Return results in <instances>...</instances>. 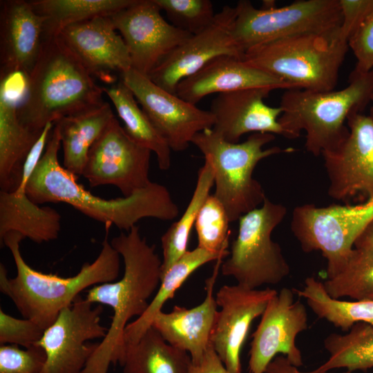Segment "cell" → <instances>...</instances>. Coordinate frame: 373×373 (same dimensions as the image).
<instances>
[{
	"label": "cell",
	"instance_id": "obj_1",
	"mask_svg": "<svg viewBox=\"0 0 373 373\" xmlns=\"http://www.w3.org/2000/svg\"><path fill=\"white\" fill-rule=\"evenodd\" d=\"M61 146L59 128L54 124L45 150L30 177L26 191L37 204L62 202L90 218L115 225L126 232L146 218L172 220L179 214L178 205L167 188L151 182L128 197L104 199L92 194L77 182L78 178L63 167L58 160Z\"/></svg>",
	"mask_w": 373,
	"mask_h": 373
},
{
	"label": "cell",
	"instance_id": "obj_2",
	"mask_svg": "<svg viewBox=\"0 0 373 373\" xmlns=\"http://www.w3.org/2000/svg\"><path fill=\"white\" fill-rule=\"evenodd\" d=\"M111 244L123 259L124 274L117 281L96 285L87 291V300L109 306L113 315L106 336L82 373H108L111 365H119L126 344L125 328L133 317L146 312L148 300L161 282L162 260L155 245L142 237L137 226L114 237Z\"/></svg>",
	"mask_w": 373,
	"mask_h": 373
},
{
	"label": "cell",
	"instance_id": "obj_3",
	"mask_svg": "<svg viewBox=\"0 0 373 373\" xmlns=\"http://www.w3.org/2000/svg\"><path fill=\"white\" fill-rule=\"evenodd\" d=\"M108 230L106 229V236L98 256L92 262H85L77 274L70 277L32 269L21 254L20 243L25 239L23 236L16 231L8 233L1 245L10 249L17 275L9 278L5 266L0 264L1 292L12 300L24 318L32 320L46 329L82 291L118 278L121 256L108 241Z\"/></svg>",
	"mask_w": 373,
	"mask_h": 373
},
{
	"label": "cell",
	"instance_id": "obj_4",
	"mask_svg": "<svg viewBox=\"0 0 373 373\" xmlns=\"http://www.w3.org/2000/svg\"><path fill=\"white\" fill-rule=\"evenodd\" d=\"M104 94L58 36L47 38L25 77L18 117L24 126L41 133L48 123L102 105Z\"/></svg>",
	"mask_w": 373,
	"mask_h": 373
},
{
	"label": "cell",
	"instance_id": "obj_5",
	"mask_svg": "<svg viewBox=\"0 0 373 373\" xmlns=\"http://www.w3.org/2000/svg\"><path fill=\"white\" fill-rule=\"evenodd\" d=\"M373 100V70L358 75L351 73L343 89L311 91L288 89L282 95L278 118L284 137L295 139L306 133L305 146L314 156L336 148L349 135L345 125L348 116L361 111Z\"/></svg>",
	"mask_w": 373,
	"mask_h": 373
},
{
	"label": "cell",
	"instance_id": "obj_6",
	"mask_svg": "<svg viewBox=\"0 0 373 373\" xmlns=\"http://www.w3.org/2000/svg\"><path fill=\"white\" fill-rule=\"evenodd\" d=\"M348 48L338 29L266 43L249 49L241 59L283 81L292 89L324 92L334 90L337 85Z\"/></svg>",
	"mask_w": 373,
	"mask_h": 373
},
{
	"label": "cell",
	"instance_id": "obj_7",
	"mask_svg": "<svg viewBox=\"0 0 373 373\" xmlns=\"http://www.w3.org/2000/svg\"><path fill=\"white\" fill-rule=\"evenodd\" d=\"M274 140V134L256 133L242 142L232 143L212 128L193 137L191 143L201 151L204 162L213 170V195L223 205L231 222L259 207L266 198L262 185L253 177L258 163L267 157L294 151L278 146L263 149Z\"/></svg>",
	"mask_w": 373,
	"mask_h": 373
},
{
	"label": "cell",
	"instance_id": "obj_8",
	"mask_svg": "<svg viewBox=\"0 0 373 373\" xmlns=\"http://www.w3.org/2000/svg\"><path fill=\"white\" fill-rule=\"evenodd\" d=\"M231 33L242 53L278 39L307 33L337 30L342 21L339 0H298L276 7L274 1H263L261 8L240 0Z\"/></svg>",
	"mask_w": 373,
	"mask_h": 373
},
{
	"label": "cell",
	"instance_id": "obj_9",
	"mask_svg": "<svg viewBox=\"0 0 373 373\" xmlns=\"http://www.w3.org/2000/svg\"><path fill=\"white\" fill-rule=\"evenodd\" d=\"M287 212L286 207L266 197L260 207L240 217L237 237L221 265L222 275L251 289L276 285L287 277L289 265L280 246L271 239Z\"/></svg>",
	"mask_w": 373,
	"mask_h": 373
},
{
	"label": "cell",
	"instance_id": "obj_10",
	"mask_svg": "<svg viewBox=\"0 0 373 373\" xmlns=\"http://www.w3.org/2000/svg\"><path fill=\"white\" fill-rule=\"evenodd\" d=\"M373 219V200L354 205L316 207L305 204L294 208L291 230L303 251H321L327 260V278L345 266L354 243Z\"/></svg>",
	"mask_w": 373,
	"mask_h": 373
},
{
	"label": "cell",
	"instance_id": "obj_11",
	"mask_svg": "<svg viewBox=\"0 0 373 373\" xmlns=\"http://www.w3.org/2000/svg\"><path fill=\"white\" fill-rule=\"evenodd\" d=\"M93 304L79 296L44 330L37 344L46 354L44 373H82L99 343L89 341L103 339L108 331L100 323L102 305Z\"/></svg>",
	"mask_w": 373,
	"mask_h": 373
},
{
	"label": "cell",
	"instance_id": "obj_12",
	"mask_svg": "<svg viewBox=\"0 0 373 373\" xmlns=\"http://www.w3.org/2000/svg\"><path fill=\"white\" fill-rule=\"evenodd\" d=\"M151 153L128 137L115 117L91 146L82 176L91 187L113 185L128 197L151 182Z\"/></svg>",
	"mask_w": 373,
	"mask_h": 373
},
{
	"label": "cell",
	"instance_id": "obj_13",
	"mask_svg": "<svg viewBox=\"0 0 373 373\" xmlns=\"http://www.w3.org/2000/svg\"><path fill=\"white\" fill-rule=\"evenodd\" d=\"M120 76L172 151L186 150L197 133L213 128L215 119L210 111L163 89L133 68Z\"/></svg>",
	"mask_w": 373,
	"mask_h": 373
},
{
	"label": "cell",
	"instance_id": "obj_14",
	"mask_svg": "<svg viewBox=\"0 0 373 373\" xmlns=\"http://www.w3.org/2000/svg\"><path fill=\"white\" fill-rule=\"evenodd\" d=\"M349 135L336 148L322 153L328 195L340 201L356 196L373 200V121L359 112L347 119Z\"/></svg>",
	"mask_w": 373,
	"mask_h": 373
},
{
	"label": "cell",
	"instance_id": "obj_15",
	"mask_svg": "<svg viewBox=\"0 0 373 373\" xmlns=\"http://www.w3.org/2000/svg\"><path fill=\"white\" fill-rule=\"evenodd\" d=\"M161 11L154 0H134L109 16L127 46L132 68L147 76L191 35L166 21Z\"/></svg>",
	"mask_w": 373,
	"mask_h": 373
},
{
	"label": "cell",
	"instance_id": "obj_16",
	"mask_svg": "<svg viewBox=\"0 0 373 373\" xmlns=\"http://www.w3.org/2000/svg\"><path fill=\"white\" fill-rule=\"evenodd\" d=\"M294 295L293 289L283 287L269 301L252 334L248 373H265L278 354L298 367L303 365L296 338L307 329L308 318L305 306Z\"/></svg>",
	"mask_w": 373,
	"mask_h": 373
},
{
	"label": "cell",
	"instance_id": "obj_17",
	"mask_svg": "<svg viewBox=\"0 0 373 373\" xmlns=\"http://www.w3.org/2000/svg\"><path fill=\"white\" fill-rule=\"evenodd\" d=\"M236 17L235 7L224 6L208 28L191 35L176 47L148 77L160 87L175 93L183 79L198 72L213 59L222 55L241 59L242 53L231 33Z\"/></svg>",
	"mask_w": 373,
	"mask_h": 373
},
{
	"label": "cell",
	"instance_id": "obj_18",
	"mask_svg": "<svg viewBox=\"0 0 373 373\" xmlns=\"http://www.w3.org/2000/svg\"><path fill=\"white\" fill-rule=\"evenodd\" d=\"M278 291L267 287L251 289L236 284L224 285L216 294L220 310L211 335L213 350L231 373H242L240 353L251 323L262 316Z\"/></svg>",
	"mask_w": 373,
	"mask_h": 373
},
{
	"label": "cell",
	"instance_id": "obj_19",
	"mask_svg": "<svg viewBox=\"0 0 373 373\" xmlns=\"http://www.w3.org/2000/svg\"><path fill=\"white\" fill-rule=\"evenodd\" d=\"M54 124L48 123L28 155L17 186L0 191V240L16 231L36 243L56 240L61 230V216L50 207H40L31 200L26 191L28 180L41 157Z\"/></svg>",
	"mask_w": 373,
	"mask_h": 373
},
{
	"label": "cell",
	"instance_id": "obj_20",
	"mask_svg": "<svg viewBox=\"0 0 373 373\" xmlns=\"http://www.w3.org/2000/svg\"><path fill=\"white\" fill-rule=\"evenodd\" d=\"M108 16H98L64 28L57 35L88 73L109 85L132 68L127 46Z\"/></svg>",
	"mask_w": 373,
	"mask_h": 373
},
{
	"label": "cell",
	"instance_id": "obj_21",
	"mask_svg": "<svg viewBox=\"0 0 373 373\" xmlns=\"http://www.w3.org/2000/svg\"><path fill=\"white\" fill-rule=\"evenodd\" d=\"M44 19L30 1L1 3L0 78L16 74L26 77L40 55L44 41Z\"/></svg>",
	"mask_w": 373,
	"mask_h": 373
},
{
	"label": "cell",
	"instance_id": "obj_22",
	"mask_svg": "<svg viewBox=\"0 0 373 373\" xmlns=\"http://www.w3.org/2000/svg\"><path fill=\"white\" fill-rule=\"evenodd\" d=\"M273 90L251 88L218 94L212 100L210 112L214 117L213 130L224 140L238 143L249 133H271L284 136L278 122L283 113L280 106L265 102Z\"/></svg>",
	"mask_w": 373,
	"mask_h": 373
},
{
	"label": "cell",
	"instance_id": "obj_23",
	"mask_svg": "<svg viewBox=\"0 0 373 373\" xmlns=\"http://www.w3.org/2000/svg\"><path fill=\"white\" fill-rule=\"evenodd\" d=\"M221 262L222 260H217L212 275L206 280V296L200 305L189 309L175 305L169 313L160 311L151 324L168 343L187 352L193 363L199 362L211 345L218 312L213 289Z\"/></svg>",
	"mask_w": 373,
	"mask_h": 373
},
{
	"label": "cell",
	"instance_id": "obj_24",
	"mask_svg": "<svg viewBox=\"0 0 373 373\" xmlns=\"http://www.w3.org/2000/svg\"><path fill=\"white\" fill-rule=\"evenodd\" d=\"M261 88L292 89L283 81L247 64L239 57L222 55L183 79L178 84L175 93L185 101L196 105L211 94Z\"/></svg>",
	"mask_w": 373,
	"mask_h": 373
},
{
	"label": "cell",
	"instance_id": "obj_25",
	"mask_svg": "<svg viewBox=\"0 0 373 373\" xmlns=\"http://www.w3.org/2000/svg\"><path fill=\"white\" fill-rule=\"evenodd\" d=\"M17 104L0 83V187L10 191L19 183L23 164L41 133L24 126L18 117Z\"/></svg>",
	"mask_w": 373,
	"mask_h": 373
},
{
	"label": "cell",
	"instance_id": "obj_26",
	"mask_svg": "<svg viewBox=\"0 0 373 373\" xmlns=\"http://www.w3.org/2000/svg\"><path fill=\"white\" fill-rule=\"evenodd\" d=\"M115 117L109 104L61 118L59 128L63 148L64 167L82 176L89 151Z\"/></svg>",
	"mask_w": 373,
	"mask_h": 373
},
{
	"label": "cell",
	"instance_id": "obj_27",
	"mask_svg": "<svg viewBox=\"0 0 373 373\" xmlns=\"http://www.w3.org/2000/svg\"><path fill=\"white\" fill-rule=\"evenodd\" d=\"M190 355L168 343L151 326L135 343H126L123 373H189Z\"/></svg>",
	"mask_w": 373,
	"mask_h": 373
},
{
	"label": "cell",
	"instance_id": "obj_28",
	"mask_svg": "<svg viewBox=\"0 0 373 373\" xmlns=\"http://www.w3.org/2000/svg\"><path fill=\"white\" fill-rule=\"evenodd\" d=\"M103 90L113 104L128 137L138 145L155 154L161 170H168L171 164L172 150L147 115L139 106L131 89L120 79L114 84L103 87Z\"/></svg>",
	"mask_w": 373,
	"mask_h": 373
},
{
	"label": "cell",
	"instance_id": "obj_29",
	"mask_svg": "<svg viewBox=\"0 0 373 373\" xmlns=\"http://www.w3.org/2000/svg\"><path fill=\"white\" fill-rule=\"evenodd\" d=\"M228 256L212 253L198 247L188 250L162 276L158 290L146 312L127 325L124 330L125 342L135 343L141 338L165 303L173 298L177 290L195 270L211 261L222 260Z\"/></svg>",
	"mask_w": 373,
	"mask_h": 373
},
{
	"label": "cell",
	"instance_id": "obj_30",
	"mask_svg": "<svg viewBox=\"0 0 373 373\" xmlns=\"http://www.w3.org/2000/svg\"><path fill=\"white\" fill-rule=\"evenodd\" d=\"M295 294L305 299L312 311L334 327L348 332L356 323L373 325V300H343L331 297L323 282L314 276L305 280L302 289H293Z\"/></svg>",
	"mask_w": 373,
	"mask_h": 373
},
{
	"label": "cell",
	"instance_id": "obj_31",
	"mask_svg": "<svg viewBox=\"0 0 373 373\" xmlns=\"http://www.w3.org/2000/svg\"><path fill=\"white\" fill-rule=\"evenodd\" d=\"M34 9L44 19V39L57 37L65 27L98 16H111L134 0H34Z\"/></svg>",
	"mask_w": 373,
	"mask_h": 373
},
{
	"label": "cell",
	"instance_id": "obj_32",
	"mask_svg": "<svg viewBox=\"0 0 373 373\" xmlns=\"http://www.w3.org/2000/svg\"><path fill=\"white\" fill-rule=\"evenodd\" d=\"M323 343L329 357L315 369L317 372L345 368L353 372L373 367L372 325L356 323L345 334H330Z\"/></svg>",
	"mask_w": 373,
	"mask_h": 373
},
{
	"label": "cell",
	"instance_id": "obj_33",
	"mask_svg": "<svg viewBox=\"0 0 373 373\" xmlns=\"http://www.w3.org/2000/svg\"><path fill=\"white\" fill-rule=\"evenodd\" d=\"M213 184V170L204 162L198 171L195 187L184 212L161 237L162 276L188 251L190 233Z\"/></svg>",
	"mask_w": 373,
	"mask_h": 373
},
{
	"label": "cell",
	"instance_id": "obj_34",
	"mask_svg": "<svg viewBox=\"0 0 373 373\" xmlns=\"http://www.w3.org/2000/svg\"><path fill=\"white\" fill-rule=\"evenodd\" d=\"M323 285L334 298L373 300V247L354 248L342 271Z\"/></svg>",
	"mask_w": 373,
	"mask_h": 373
},
{
	"label": "cell",
	"instance_id": "obj_35",
	"mask_svg": "<svg viewBox=\"0 0 373 373\" xmlns=\"http://www.w3.org/2000/svg\"><path fill=\"white\" fill-rule=\"evenodd\" d=\"M230 222L223 205L213 194L209 195L202 206L194 225L198 247L212 253L229 255L227 248Z\"/></svg>",
	"mask_w": 373,
	"mask_h": 373
},
{
	"label": "cell",
	"instance_id": "obj_36",
	"mask_svg": "<svg viewBox=\"0 0 373 373\" xmlns=\"http://www.w3.org/2000/svg\"><path fill=\"white\" fill-rule=\"evenodd\" d=\"M175 28L198 34L213 22L216 13L210 0H154Z\"/></svg>",
	"mask_w": 373,
	"mask_h": 373
},
{
	"label": "cell",
	"instance_id": "obj_37",
	"mask_svg": "<svg viewBox=\"0 0 373 373\" xmlns=\"http://www.w3.org/2000/svg\"><path fill=\"white\" fill-rule=\"evenodd\" d=\"M46 354L36 345L21 349L15 345H1L0 373H44Z\"/></svg>",
	"mask_w": 373,
	"mask_h": 373
},
{
	"label": "cell",
	"instance_id": "obj_38",
	"mask_svg": "<svg viewBox=\"0 0 373 373\" xmlns=\"http://www.w3.org/2000/svg\"><path fill=\"white\" fill-rule=\"evenodd\" d=\"M44 330L32 320L13 317L0 309L1 345H15L27 349L37 344Z\"/></svg>",
	"mask_w": 373,
	"mask_h": 373
},
{
	"label": "cell",
	"instance_id": "obj_39",
	"mask_svg": "<svg viewBox=\"0 0 373 373\" xmlns=\"http://www.w3.org/2000/svg\"><path fill=\"white\" fill-rule=\"evenodd\" d=\"M356 59L352 73L362 75L373 70V11L352 34L347 41Z\"/></svg>",
	"mask_w": 373,
	"mask_h": 373
},
{
	"label": "cell",
	"instance_id": "obj_40",
	"mask_svg": "<svg viewBox=\"0 0 373 373\" xmlns=\"http://www.w3.org/2000/svg\"><path fill=\"white\" fill-rule=\"evenodd\" d=\"M342 21L338 28L340 38L346 41L373 11V0H339Z\"/></svg>",
	"mask_w": 373,
	"mask_h": 373
},
{
	"label": "cell",
	"instance_id": "obj_41",
	"mask_svg": "<svg viewBox=\"0 0 373 373\" xmlns=\"http://www.w3.org/2000/svg\"><path fill=\"white\" fill-rule=\"evenodd\" d=\"M189 373H231L224 366L211 345L208 347L202 359L193 363Z\"/></svg>",
	"mask_w": 373,
	"mask_h": 373
},
{
	"label": "cell",
	"instance_id": "obj_42",
	"mask_svg": "<svg viewBox=\"0 0 373 373\" xmlns=\"http://www.w3.org/2000/svg\"><path fill=\"white\" fill-rule=\"evenodd\" d=\"M265 373H334L327 372H317L314 370L312 371H301L298 367L292 365L287 358L283 355L276 356L268 365ZM340 373H352V372L346 370Z\"/></svg>",
	"mask_w": 373,
	"mask_h": 373
},
{
	"label": "cell",
	"instance_id": "obj_43",
	"mask_svg": "<svg viewBox=\"0 0 373 373\" xmlns=\"http://www.w3.org/2000/svg\"><path fill=\"white\" fill-rule=\"evenodd\" d=\"M370 247H373V219L368 223L354 243V248Z\"/></svg>",
	"mask_w": 373,
	"mask_h": 373
},
{
	"label": "cell",
	"instance_id": "obj_44",
	"mask_svg": "<svg viewBox=\"0 0 373 373\" xmlns=\"http://www.w3.org/2000/svg\"><path fill=\"white\" fill-rule=\"evenodd\" d=\"M369 116L372 119V120L373 121V106L370 110Z\"/></svg>",
	"mask_w": 373,
	"mask_h": 373
}]
</instances>
